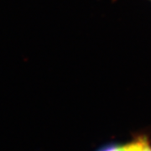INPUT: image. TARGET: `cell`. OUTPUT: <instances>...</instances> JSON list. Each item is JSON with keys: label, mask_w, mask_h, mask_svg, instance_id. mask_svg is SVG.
Listing matches in <instances>:
<instances>
[{"label": "cell", "mask_w": 151, "mask_h": 151, "mask_svg": "<svg viewBox=\"0 0 151 151\" xmlns=\"http://www.w3.org/2000/svg\"><path fill=\"white\" fill-rule=\"evenodd\" d=\"M98 151H151V143L145 136H139L129 143L110 145Z\"/></svg>", "instance_id": "obj_1"}]
</instances>
